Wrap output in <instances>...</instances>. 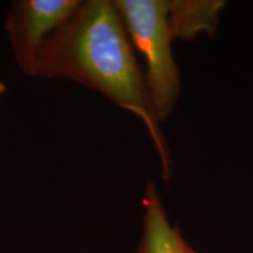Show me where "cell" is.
I'll return each mask as SVG.
<instances>
[{
  "instance_id": "5",
  "label": "cell",
  "mask_w": 253,
  "mask_h": 253,
  "mask_svg": "<svg viewBox=\"0 0 253 253\" xmlns=\"http://www.w3.org/2000/svg\"><path fill=\"white\" fill-rule=\"evenodd\" d=\"M225 6L218 0H172L169 1V23L173 38L192 40L199 33L213 34L219 13Z\"/></svg>"
},
{
  "instance_id": "3",
  "label": "cell",
  "mask_w": 253,
  "mask_h": 253,
  "mask_svg": "<svg viewBox=\"0 0 253 253\" xmlns=\"http://www.w3.org/2000/svg\"><path fill=\"white\" fill-rule=\"evenodd\" d=\"M80 0H19L6 18V32L19 69L33 77L43 42L74 14Z\"/></svg>"
},
{
  "instance_id": "4",
  "label": "cell",
  "mask_w": 253,
  "mask_h": 253,
  "mask_svg": "<svg viewBox=\"0 0 253 253\" xmlns=\"http://www.w3.org/2000/svg\"><path fill=\"white\" fill-rule=\"evenodd\" d=\"M142 235L136 253H192L194 249L182 236L178 226L168 219L156 186L148 182L143 198Z\"/></svg>"
},
{
  "instance_id": "7",
  "label": "cell",
  "mask_w": 253,
  "mask_h": 253,
  "mask_svg": "<svg viewBox=\"0 0 253 253\" xmlns=\"http://www.w3.org/2000/svg\"><path fill=\"white\" fill-rule=\"evenodd\" d=\"M192 253H198V252H196V251H195V250H194V252H192Z\"/></svg>"
},
{
  "instance_id": "1",
  "label": "cell",
  "mask_w": 253,
  "mask_h": 253,
  "mask_svg": "<svg viewBox=\"0 0 253 253\" xmlns=\"http://www.w3.org/2000/svg\"><path fill=\"white\" fill-rule=\"evenodd\" d=\"M33 78L78 82L134 114L156 148L164 181H170L171 158L151 106L145 74L115 1H81L41 46Z\"/></svg>"
},
{
  "instance_id": "2",
  "label": "cell",
  "mask_w": 253,
  "mask_h": 253,
  "mask_svg": "<svg viewBox=\"0 0 253 253\" xmlns=\"http://www.w3.org/2000/svg\"><path fill=\"white\" fill-rule=\"evenodd\" d=\"M132 47L143 56L145 82L154 113L163 121L175 108L181 94V78L172 54L169 1L116 0Z\"/></svg>"
},
{
  "instance_id": "6",
  "label": "cell",
  "mask_w": 253,
  "mask_h": 253,
  "mask_svg": "<svg viewBox=\"0 0 253 253\" xmlns=\"http://www.w3.org/2000/svg\"><path fill=\"white\" fill-rule=\"evenodd\" d=\"M6 91V86L4 84H2L1 81H0V97L2 96V94H4Z\"/></svg>"
}]
</instances>
